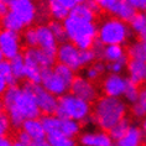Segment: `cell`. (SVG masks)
Returning <instances> with one entry per match:
<instances>
[{
    "instance_id": "6da1fadb",
    "label": "cell",
    "mask_w": 146,
    "mask_h": 146,
    "mask_svg": "<svg viewBox=\"0 0 146 146\" xmlns=\"http://www.w3.org/2000/svg\"><path fill=\"white\" fill-rule=\"evenodd\" d=\"M3 105H4L8 116L13 126H23L25 120L38 118L40 110L34 86L26 84L24 88H19L15 84L8 87L3 94Z\"/></svg>"
},
{
    "instance_id": "7a4b0ae2",
    "label": "cell",
    "mask_w": 146,
    "mask_h": 146,
    "mask_svg": "<svg viewBox=\"0 0 146 146\" xmlns=\"http://www.w3.org/2000/svg\"><path fill=\"white\" fill-rule=\"evenodd\" d=\"M126 104L118 97H102L93 108L94 123L102 130L109 131L118 121L125 118Z\"/></svg>"
},
{
    "instance_id": "3957f363",
    "label": "cell",
    "mask_w": 146,
    "mask_h": 146,
    "mask_svg": "<svg viewBox=\"0 0 146 146\" xmlns=\"http://www.w3.org/2000/svg\"><path fill=\"white\" fill-rule=\"evenodd\" d=\"M68 41L73 42L78 48H92L98 37V29L93 21L69 15L63 20Z\"/></svg>"
},
{
    "instance_id": "277c9868",
    "label": "cell",
    "mask_w": 146,
    "mask_h": 146,
    "mask_svg": "<svg viewBox=\"0 0 146 146\" xmlns=\"http://www.w3.org/2000/svg\"><path fill=\"white\" fill-rule=\"evenodd\" d=\"M90 113H92L90 102L82 99L73 93H66L58 99L56 115L60 118H69L82 123L89 118Z\"/></svg>"
},
{
    "instance_id": "5b68a950",
    "label": "cell",
    "mask_w": 146,
    "mask_h": 146,
    "mask_svg": "<svg viewBox=\"0 0 146 146\" xmlns=\"http://www.w3.org/2000/svg\"><path fill=\"white\" fill-rule=\"evenodd\" d=\"M131 29L118 17L107 19L98 27V41L103 45H124L130 37Z\"/></svg>"
},
{
    "instance_id": "8992f818",
    "label": "cell",
    "mask_w": 146,
    "mask_h": 146,
    "mask_svg": "<svg viewBox=\"0 0 146 146\" xmlns=\"http://www.w3.org/2000/svg\"><path fill=\"white\" fill-rule=\"evenodd\" d=\"M9 11L19 17L25 26L31 25L37 16V8L34 0H11Z\"/></svg>"
},
{
    "instance_id": "52a82bcc",
    "label": "cell",
    "mask_w": 146,
    "mask_h": 146,
    "mask_svg": "<svg viewBox=\"0 0 146 146\" xmlns=\"http://www.w3.org/2000/svg\"><path fill=\"white\" fill-rule=\"evenodd\" d=\"M21 40L19 32L6 30L0 31V51L3 52L6 60H11L20 54Z\"/></svg>"
},
{
    "instance_id": "ba28073f",
    "label": "cell",
    "mask_w": 146,
    "mask_h": 146,
    "mask_svg": "<svg viewBox=\"0 0 146 146\" xmlns=\"http://www.w3.org/2000/svg\"><path fill=\"white\" fill-rule=\"evenodd\" d=\"M79 52H81V48H78L73 42L63 41L58 46L56 57L60 63L67 64L74 71H78L79 68H82L81 61H79Z\"/></svg>"
},
{
    "instance_id": "9c48e42d",
    "label": "cell",
    "mask_w": 146,
    "mask_h": 146,
    "mask_svg": "<svg viewBox=\"0 0 146 146\" xmlns=\"http://www.w3.org/2000/svg\"><path fill=\"white\" fill-rule=\"evenodd\" d=\"M41 86L43 88H46L48 92L54 94L56 97H62L69 89V86L51 68L42 69Z\"/></svg>"
},
{
    "instance_id": "30bf717a",
    "label": "cell",
    "mask_w": 146,
    "mask_h": 146,
    "mask_svg": "<svg viewBox=\"0 0 146 146\" xmlns=\"http://www.w3.org/2000/svg\"><path fill=\"white\" fill-rule=\"evenodd\" d=\"M56 54L50 53L40 47H29L24 53V60L26 64L38 66L40 68H51L56 60Z\"/></svg>"
},
{
    "instance_id": "8fae6325",
    "label": "cell",
    "mask_w": 146,
    "mask_h": 146,
    "mask_svg": "<svg viewBox=\"0 0 146 146\" xmlns=\"http://www.w3.org/2000/svg\"><path fill=\"white\" fill-rule=\"evenodd\" d=\"M127 82H129V78L123 77L121 73H110L104 78L102 88L105 96L120 98L124 96Z\"/></svg>"
},
{
    "instance_id": "7c38bea8",
    "label": "cell",
    "mask_w": 146,
    "mask_h": 146,
    "mask_svg": "<svg viewBox=\"0 0 146 146\" xmlns=\"http://www.w3.org/2000/svg\"><path fill=\"white\" fill-rule=\"evenodd\" d=\"M34 90L36 94V99L41 113L45 114H56L57 107H58V99L57 97L48 92L46 88H43L40 84H32Z\"/></svg>"
},
{
    "instance_id": "4fadbf2b",
    "label": "cell",
    "mask_w": 146,
    "mask_h": 146,
    "mask_svg": "<svg viewBox=\"0 0 146 146\" xmlns=\"http://www.w3.org/2000/svg\"><path fill=\"white\" fill-rule=\"evenodd\" d=\"M69 90L74 96L88 102H93L97 98V89L90 79L87 77H74L69 86Z\"/></svg>"
},
{
    "instance_id": "5bb4252c",
    "label": "cell",
    "mask_w": 146,
    "mask_h": 146,
    "mask_svg": "<svg viewBox=\"0 0 146 146\" xmlns=\"http://www.w3.org/2000/svg\"><path fill=\"white\" fill-rule=\"evenodd\" d=\"M23 130L26 131L29 134V136L32 140V145L34 146H46L47 144V134L43 125L41 123V120H38L37 118H32L25 120L23 124Z\"/></svg>"
},
{
    "instance_id": "9a60e30c",
    "label": "cell",
    "mask_w": 146,
    "mask_h": 146,
    "mask_svg": "<svg viewBox=\"0 0 146 146\" xmlns=\"http://www.w3.org/2000/svg\"><path fill=\"white\" fill-rule=\"evenodd\" d=\"M36 29V37H37V47L47 51L50 53L57 54V38L53 35L50 26L41 25V26L35 27Z\"/></svg>"
},
{
    "instance_id": "2e32d148",
    "label": "cell",
    "mask_w": 146,
    "mask_h": 146,
    "mask_svg": "<svg viewBox=\"0 0 146 146\" xmlns=\"http://www.w3.org/2000/svg\"><path fill=\"white\" fill-rule=\"evenodd\" d=\"M79 142L83 146H110L113 145V139L109 133L103 131H88L79 137Z\"/></svg>"
},
{
    "instance_id": "e0dca14e",
    "label": "cell",
    "mask_w": 146,
    "mask_h": 146,
    "mask_svg": "<svg viewBox=\"0 0 146 146\" xmlns=\"http://www.w3.org/2000/svg\"><path fill=\"white\" fill-rule=\"evenodd\" d=\"M127 74L130 81L136 84L146 82V62L131 58V61L127 63Z\"/></svg>"
},
{
    "instance_id": "ac0fdd59",
    "label": "cell",
    "mask_w": 146,
    "mask_h": 146,
    "mask_svg": "<svg viewBox=\"0 0 146 146\" xmlns=\"http://www.w3.org/2000/svg\"><path fill=\"white\" fill-rule=\"evenodd\" d=\"M135 13H136V10L131 5L130 0H118L114 8L110 10L111 15H114L115 17H118L123 21H127V23L134 16Z\"/></svg>"
},
{
    "instance_id": "d6986e66",
    "label": "cell",
    "mask_w": 146,
    "mask_h": 146,
    "mask_svg": "<svg viewBox=\"0 0 146 146\" xmlns=\"http://www.w3.org/2000/svg\"><path fill=\"white\" fill-rule=\"evenodd\" d=\"M144 136L145 134L142 129L131 125L127 129L125 135L119 141H116V144L119 146H139L142 142V140H144Z\"/></svg>"
},
{
    "instance_id": "ffe728a7",
    "label": "cell",
    "mask_w": 146,
    "mask_h": 146,
    "mask_svg": "<svg viewBox=\"0 0 146 146\" xmlns=\"http://www.w3.org/2000/svg\"><path fill=\"white\" fill-rule=\"evenodd\" d=\"M125 50L123 48V45H103L100 52V58H103L107 62H114L120 58L125 57Z\"/></svg>"
},
{
    "instance_id": "44dd1931",
    "label": "cell",
    "mask_w": 146,
    "mask_h": 146,
    "mask_svg": "<svg viewBox=\"0 0 146 146\" xmlns=\"http://www.w3.org/2000/svg\"><path fill=\"white\" fill-rule=\"evenodd\" d=\"M60 131H62L64 135L68 137H76L81 131V124L79 121L74 119L69 118H61V125H60Z\"/></svg>"
},
{
    "instance_id": "7402d4cb",
    "label": "cell",
    "mask_w": 146,
    "mask_h": 146,
    "mask_svg": "<svg viewBox=\"0 0 146 146\" xmlns=\"http://www.w3.org/2000/svg\"><path fill=\"white\" fill-rule=\"evenodd\" d=\"M1 25L6 30H11L15 32H20L25 27V25L21 23V20L17 16L14 15L11 11H8L5 15H3Z\"/></svg>"
},
{
    "instance_id": "603a6c76",
    "label": "cell",
    "mask_w": 146,
    "mask_h": 146,
    "mask_svg": "<svg viewBox=\"0 0 146 146\" xmlns=\"http://www.w3.org/2000/svg\"><path fill=\"white\" fill-rule=\"evenodd\" d=\"M48 13L54 20L63 21L66 17L69 15L71 10L64 8L63 5H61L60 3H57L56 0H48Z\"/></svg>"
},
{
    "instance_id": "cb8c5ba5",
    "label": "cell",
    "mask_w": 146,
    "mask_h": 146,
    "mask_svg": "<svg viewBox=\"0 0 146 146\" xmlns=\"http://www.w3.org/2000/svg\"><path fill=\"white\" fill-rule=\"evenodd\" d=\"M47 144L51 146H73L74 141L62 131H56L52 134H47Z\"/></svg>"
},
{
    "instance_id": "d4e9b609",
    "label": "cell",
    "mask_w": 146,
    "mask_h": 146,
    "mask_svg": "<svg viewBox=\"0 0 146 146\" xmlns=\"http://www.w3.org/2000/svg\"><path fill=\"white\" fill-rule=\"evenodd\" d=\"M130 126L131 125H130L129 119L123 118L120 121L116 123L115 125L108 131V133H109V135H110V137L113 139V141L116 142V141H119L120 139L124 136V135H125V133L127 131V129H129Z\"/></svg>"
},
{
    "instance_id": "484cf974",
    "label": "cell",
    "mask_w": 146,
    "mask_h": 146,
    "mask_svg": "<svg viewBox=\"0 0 146 146\" xmlns=\"http://www.w3.org/2000/svg\"><path fill=\"white\" fill-rule=\"evenodd\" d=\"M41 123L43 125L46 134H52L56 131H60V125H61V118L58 115L53 114H46L41 119Z\"/></svg>"
},
{
    "instance_id": "4316f807",
    "label": "cell",
    "mask_w": 146,
    "mask_h": 146,
    "mask_svg": "<svg viewBox=\"0 0 146 146\" xmlns=\"http://www.w3.org/2000/svg\"><path fill=\"white\" fill-rule=\"evenodd\" d=\"M71 15H74V16H78L81 19H86V20H90L93 21L94 20V16H96V13L90 9V6L86 3H81V4H77L71 10Z\"/></svg>"
},
{
    "instance_id": "83f0119b",
    "label": "cell",
    "mask_w": 146,
    "mask_h": 146,
    "mask_svg": "<svg viewBox=\"0 0 146 146\" xmlns=\"http://www.w3.org/2000/svg\"><path fill=\"white\" fill-rule=\"evenodd\" d=\"M129 56L135 60H141L146 62V41H140L131 43L129 47Z\"/></svg>"
},
{
    "instance_id": "f1b7e54d",
    "label": "cell",
    "mask_w": 146,
    "mask_h": 146,
    "mask_svg": "<svg viewBox=\"0 0 146 146\" xmlns=\"http://www.w3.org/2000/svg\"><path fill=\"white\" fill-rule=\"evenodd\" d=\"M53 71L56 72L68 86H71V83L73 82V79H74V77H76L74 76V69L71 68L67 64H63V63L56 64L54 66V68H53Z\"/></svg>"
},
{
    "instance_id": "f546056e",
    "label": "cell",
    "mask_w": 146,
    "mask_h": 146,
    "mask_svg": "<svg viewBox=\"0 0 146 146\" xmlns=\"http://www.w3.org/2000/svg\"><path fill=\"white\" fill-rule=\"evenodd\" d=\"M10 63H11V68H13V73L15 76L16 79H21L25 77V71H26V63H25L24 56H19L14 57L10 60Z\"/></svg>"
},
{
    "instance_id": "4dcf8cb0",
    "label": "cell",
    "mask_w": 146,
    "mask_h": 146,
    "mask_svg": "<svg viewBox=\"0 0 146 146\" xmlns=\"http://www.w3.org/2000/svg\"><path fill=\"white\" fill-rule=\"evenodd\" d=\"M41 77H42V68L34 64H26L25 78L31 84H41Z\"/></svg>"
},
{
    "instance_id": "1f68e13d",
    "label": "cell",
    "mask_w": 146,
    "mask_h": 146,
    "mask_svg": "<svg viewBox=\"0 0 146 146\" xmlns=\"http://www.w3.org/2000/svg\"><path fill=\"white\" fill-rule=\"evenodd\" d=\"M129 26L133 32L140 34L146 27V13H135L129 20Z\"/></svg>"
},
{
    "instance_id": "d6a6232c",
    "label": "cell",
    "mask_w": 146,
    "mask_h": 146,
    "mask_svg": "<svg viewBox=\"0 0 146 146\" xmlns=\"http://www.w3.org/2000/svg\"><path fill=\"white\" fill-rule=\"evenodd\" d=\"M107 69V66H105L103 62H96V63H92V66H89L88 68L86 69V77L90 79V81H96L100 77V74H103Z\"/></svg>"
},
{
    "instance_id": "836d02e7",
    "label": "cell",
    "mask_w": 146,
    "mask_h": 146,
    "mask_svg": "<svg viewBox=\"0 0 146 146\" xmlns=\"http://www.w3.org/2000/svg\"><path fill=\"white\" fill-rule=\"evenodd\" d=\"M141 96V92H140V89H139V87L136 83H134V82H131L130 79H129V82H127V86H126V89H125V92H124V98H125V100L126 102H129V103L133 104L134 102H136L139 98H140Z\"/></svg>"
},
{
    "instance_id": "e575fe53",
    "label": "cell",
    "mask_w": 146,
    "mask_h": 146,
    "mask_svg": "<svg viewBox=\"0 0 146 146\" xmlns=\"http://www.w3.org/2000/svg\"><path fill=\"white\" fill-rule=\"evenodd\" d=\"M0 74L4 77L6 81H8L9 86L11 84H15V82L17 79L15 78V76H14L13 73V68H11V63H10V60H3L0 62Z\"/></svg>"
},
{
    "instance_id": "d590c367",
    "label": "cell",
    "mask_w": 146,
    "mask_h": 146,
    "mask_svg": "<svg viewBox=\"0 0 146 146\" xmlns=\"http://www.w3.org/2000/svg\"><path fill=\"white\" fill-rule=\"evenodd\" d=\"M131 113L135 118L139 119H144V116H146V98L140 96V98L134 102L133 107H131Z\"/></svg>"
},
{
    "instance_id": "8d00e7d4",
    "label": "cell",
    "mask_w": 146,
    "mask_h": 146,
    "mask_svg": "<svg viewBox=\"0 0 146 146\" xmlns=\"http://www.w3.org/2000/svg\"><path fill=\"white\" fill-rule=\"evenodd\" d=\"M48 26H50L51 30H52L53 35L56 36L58 42H63L67 40V35H66V29H64L63 23H60L58 20H54L53 23H51L48 25Z\"/></svg>"
},
{
    "instance_id": "74e56055",
    "label": "cell",
    "mask_w": 146,
    "mask_h": 146,
    "mask_svg": "<svg viewBox=\"0 0 146 146\" xmlns=\"http://www.w3.org/2000/svg\"><path fill=\"white\" fill-rule=\"evenodd\" d=\"M97 58V54L94 52L93 48H86V50H81L79 52V61H81V66L86 67V66L92 64Z\"/></svg>"
},
{
    "instance_id": "f35d334b",
    "label": "cell",
    "mask_w": 146,
    "mask_h": 146,
    "mask_svg": "<svg viewBox=\"0 0 146 146\" xmlns=\"http://www.w3.org/2000/svg\"><path fill=\"white\" fill-rule=\"evenodd\" d=\"M125 67H127V57H123L118 61H114V62H109L108 64V69L110 71V73H121Z\"/></svg>"
},
{
    "instance_id": "ab89813d",
    "label": "cell",
    "mask_w": 146,
    "mask_h": 146,
    "mask_svg": "<svg viewBox=\"0 0 146 146\" xmlns=\"http://www.w3.org/2000/svg\"><path fill=\"white\" fill-rule=\"evenodd\" d=\"M24 42L29 47H37V37H36V29H29L24 32Z\"/></svg>"
},
{
    "instance_id": "60d3db41",
    "label": "cell",
    "mask_w": 146,
    "mask_h": 146,
    "mask_svg": "<svg viewBox=\"0 0 146 146\" xmlns=\"http://www.w3.org/2000/svg\"><path fill=\"white\" fill-rule=\"evenodd\" d=\"M14 145L16 146H30L32 145V140L31 137L29 136V134L26 133V131H20L19 135L16 136V141L14 142Z\"/></svg>"
},
{
    "instance_id": "b9f144b4",
    "label": "cell",
    "mask_w": 146,
    "mask_h": 146,
    "mask_svg": "<svg viewBox=\"0 0 146 146\" xmlns=\"http://www.w3.org/2000/svg\"><path fill=\"white\" fill-rule=\"evenodd\" d=\"M10 119L8 115H5L4 113H3L1 108H0V136H3V135H5L8 133L9 127H10Z\"/></svg>"
},
{
    "instance_id": "7bdbcfd3",
    "label": "cell",
    "mask_w": 146,
    "mask_h": 146,
    "mask_svg": "<svg viewBox=\"0 0 146 146\" xmlns=\"http://www.w3.org/2000/svg\"><path fill=\"white\" fill-rule=\"evenodd\" d=\"M98 4V6L100 8V10H107L110 13V10L114 8V5L116 4L118 0H94Z\"/></svg>"
},
{
    "instance_id": "ee69618b",
    "label": "cell",
    "mask_w": 146,
    "mask_h": 146,
    "mask_svg": "<svg viewBox=\"0 0 146 146\" xmlns=\"http://www.w3.org/2000/svg\"><path fill=\"white\" fill-rule=\"evenodd\" d=\"M136 11H146V0H130Z\"/></svg>"
},
{
    "instance_id": "f6af8a7d",
    "label": "cell",
    "mask_w": 146,
    "mask_h": 146,
    "mask_svg": "<svg viewBox=\"0 0 146 146\" xmlns=\"http://www.w3.org/2000/svg\"><path fill=\"white\" fill-rule=\"evenodd\" d=\"M56 1L60 3L61 5H63L64 8H67L69 10H72L76 5H77V1H76V0H56Z\"/></svg>"
},
{
    "instance_id": "bcb514c9",
    "label": "cell",
    "mask_w": 146,
    "mask_h": 146,
    "mask_svg": "<svg viewBox=\"0 0 146 146\" xmlns=\"http://www.w3.org/2000/svg\"><path fill=\"white\" fill-rule=\"evenodd\" d=\"M8 87H9L8 81L0 74V96H3V94L5 93V90L8 89Z\"/></svg>"
},
{
    "instance_id": "7dc6e473",
    "label": "cell",
    "mask_w": 146,
    "mask_h": 146,
    "mask_svg": "<svg viewBox=\"0 0 146 146\" xmlns=\"http://www.w3.org/2000/svg\"><path fill=\"white\" fill-rule=\"evenodd\" d=\"M139 35H140V38L142 40V41H146V27H145L144 30H142Z\"/></svg>"
},
{
    "instance_id": "c3c4849f",
    "label": "cell",
    "mask_w": 146,
    "mask_h": 146,
    "mask_svg": "<svg viewBox=\"0 0 146 146\" xmlns=\"http://www.w3.org/2000/svg\"><path fill=\"white\" fill-rule=\"evenodd\" d=\"M141 129L144 131L145 136H146V116H144V120H142V124H141Z\"/></svg>"
},
{
    "instance_id": "681fc988",
    "label": "cell",
    "mask_w": 146,
    "mask_h": 146,
    "mask_svg": "<svg viewBox=\"0 0 146 146\" xmlns=\"http://www.w3.org/2000/svg\"><path fill=\"white\" fill-rule=\"evenodd\" d=\"M141 96L146 98V86H145V88H144V89H142V92H141Z\"/></svg>"
},
{
    "instance_id": "f907efd6",
    "label": "cell",
    "mask_w": 146,
    "mask_h": 146,
    "mask_svg": "<svg viewBox=\"0 0 146 146\" xmlns=\"http://www.w3.org/2000/svg\"><path fill=\"white\" fill-rule=\"evenodd\" d=\"M4 58H5V57H4V54H3V52H1V51H0V62H1L3 60H4Z\"/></svg>"
},
{
    "instance_id": "816d5d0a",
    "label": "cell",
    "mask_w": 146,
    "mask_h": 146,
    "mask_svg": "<svg viewBox=\"0 0 146 146\" xmlns=\"http://www.w3.org/2000/svg\"><path fill=\"white\" fill-rule=\"evenodd\" d=\"M76 1H77V4H81V3H86L87 0H76Z\"/></svg>"
}]
</instances>
